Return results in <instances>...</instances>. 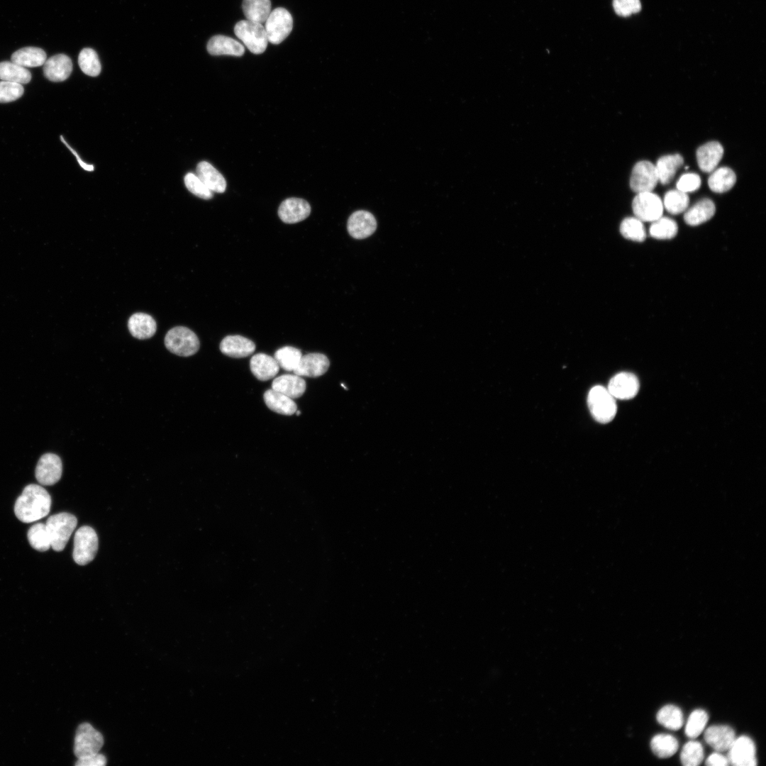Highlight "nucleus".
Listing matches in <instances>:
<instances>
[{
  "label": "nucleus",
  "mask_w": 766,
  "mask_h": 766,
  "mask_svg": "<svg viewBox=\"0 0 766 766\" xmlns=\"http://www.w3.org/2000/svg\"><path fill=\"white\" fill-rule=\"evenodd\" d=\"M51 503V497L45 488L38 484H28L16 499L14 513L23 523L35 522L49 514Z\"/></svg>",
  "instance_id": "obj_1"
},
{
  "label": "nucleus",
  "mask_w": 766,
  "mask_h": 766,
  "mask_svg": "<svg viewBox=\"0 0 766 766\" xmlns=\"http://www.w3.org/2000/svg\"><path fill=\"white\" fill-rule=\"evenodd\" d=\"M615 399L607 388L603 386H594L589 390L587 405L595 421L600 423H608L614 418L617 411Z\"/></svg>",
  "instance_id": "obj_2"
},
{
  "label": "nucleus",
  "mask_w": 766,
  "mask_h": 766,
  "mask_svg": "<svg viewBox=\"0 0 766 766\" xmlns=\"http://www.w3.org/2000/svg\"><path fill=\"white\" fill-rule=\"evenodd\" d=\"M77 524V518L66 512L54 514L48 518L45 526L55 551L64 550Z\"/></svg>",
  "instance_id": "obj_3"
},
{
  "label": "nucleus",
  "mask_w": 766,
  "mask_h": 766,
  "mask_svg": "<svg viewBox=\"0 0 766 766\" xmlns=\"http://www.w3.org/2000/svg\"><path fill=\"white\" fill-rule=\"evenodd\" d=\"M165 345L171 353L179 356L188 357L198 351L199 340L196 335L189 328L177 326L167 333Z\"/></svg>",
  "instance_id": "obj_4"
},
{
  "label": "nucleus",
  "mask_w": 766,
  "mask_h": 766,
  "mask_svg": "<svg viewBox=\"0 0 766 766\" xmlns=\"http://www.w3.org/2000/svg\"><path fill=\"white\" fill-rule=\"evenodd\" d=\"M235 35L254 54L264 52L267 47V36L262 23L243 20L234 27Z\"/></svg>",
  "instance_id": "obj_5"
},
{
  "label": "nucleus",
  "mask_w": 766,
  "mask_h": 766,
  "mask_svg": "<svg viewBox=\"0 0 766 766\" xmlns=\"http://www.w3.org/2000/svg\"><path fill=\"white\" fill-rule=\"evenodd\" d=\"M104 745L101 733L89 723H81L75 733L74 753L77 759L99 753Z\"/></svg>",
  "instance_id": "obj_6"
},
{
  "label": "nucleus",
  "mask_w": 766,
  "mask_h": 766,
  "mask_svg": "<svg viewBox=\"0 0 766 766\" xmlns=\"http://www.w3.org/2000/svg\"><path fill=\"white\" fill-rule=\"evenodd\" d=\"M98 550V536L96 531L90 526L80 527L74 537L72 557L79 565H85L91 562Z\"/></svg>",
  "instance_id": "obj_7"
},
{
  "label": "nucleus",
  "mask_w": 766,
  "mask_h": 766,
  "mask_svg": "<svg viewBox=\"0 0 766 766\" xmlns=\"http://www.w3.org/2000/svg\"><path fill=\"white\" fill-rule=\"evenodd\" d=\"M265 23L267 40L274 45L281 43L289 35L293 28L291 13L282 7L272 11Z\"/></svg>",
  "instance_id": "obj_8"
},
{
  "label": "nucleus",
  "mask_w": 766,
  "mask_h": 766,
  "mask_svg": "<svg viewBox=\"0 0 766 766\" xmlns=\"http://www.w3.org/2000/svg\"><path fill=\"white\" fill-rule=\"evenodd\" d=\"M632 209L635 217L642 222H653L662 216L664 206L657 194L648 192L637 194L633 200Z\"/></svg>",
  "instance_id": "obj_9"
},
{
  "label": "nucleus",
  "mask_w": 766,
  "mask_h": 766,
  "mask_svg": "<svg viewBox=\"0 0 766 766\" xmlns=\"http://www.w3.org/2000/svg\"><path fill=\"white\" fill-rule=\"evenodd\" d=\"M658 180L655 166L647 160L637 162L631 172V189L635 193L652 192Z\"/></svg>",
  "instance_id": "obj_10"
},
{
  "label": "nucleus",
  "mask_w": 766,
  "mask_h": 766,
  "mask_svg": "<svg viewBox=\"0 0 766 766\" xmlns=\"http://www.w3.org/2000/svg\"><path fill=\"white\" fill-rule=\"evenodd\" d=\"M728 760L734 766H755L757 765L756 749L753 740L748 736L736 738L729 748Z\"/></svg>",
  "instance_id": "obj_11"
},
{
  "label": "nucleus",
  "mask_w": 766,
  "mask_h": 766,
  "mask_svg": "<svg viewBox=\"0 0 766 766\" xmlns=\"http://www.w3.org/2000/svg\"><path fill=\"white\" fill-rule=\"evenodd\" d=\"M639 387L638 379L634 374L622 372L610 379L606 388L614 399L628 400L638 394Z\"/></svg>",
  "instance_id": "obj_12"
},
{
  "label": "nucleus",
  "mask_w": 766,
  "mask_h": 766,
  "mask_svg": "<svg viewBox=\"0 0 766 766\" xmlns=\"http://www.w3.org/2000/svg\"><path fill=\"white\" fill-rule=\"evenodd\" d=\"M62 472V465L60 457L53 453H46L38 462L35 477L40 484L50 486L60 479Z\"/></svg>",
  "instance_id": "obj_13"
},
{
  "label": "nucleus",
  "mask_w": 766,
  "mask_h": 766,
  "mask_svg": "<svg viewBox=\"0 0 766 766\" xmlns=\"http://www.w3.org/2000/svg\"><path fill=\"white\" fill-rule=\"evenodd\" d=\"M311 213V206L304 199L288 198L279 206L278 216L286 223H295L306 219Z\"/></svg>",
  "instance_id": "obj_14"
},
{
  "label": "nucleus",
  "mask_w": 766,
  "mask_h": 766,
  "mask_svg": "<svg viewBox=\"0 0 766 766\" xmlns=\"http://www.w3.org/2000/svg\"><path fill=\"white\" fill-rule=\"evenodd\" d=\"M377 228V221L369 211L359 210L353 213L348 218L347 228L354 238L362 239L372 235Z\"/></svg>",
  "instance_id": "obj_15"
},
{
  "label": "nucleus",
  "mask_w": 766,
  "mask_h": 766,
  "mask_svg": "<svg viewBox=\"0 0 766 766\" xmlns=\"http://www.w3.org/2000/svg\"><path fill=\"white\" fill-rule=\"evenodd\" d=\"M329 366V360L325 355L309 353L302 355L298 366L293 372L301 377H318L325 374Z\"/></svg>",
  "instance_id": "obj_16"
},
{
  "label": "nucleus",
  "mask_w": 766,
  "mask_h": 766,
  "mask_svg": "<svg viewBox=\"0 0 766 766\" xmlns=\"http://www.w3.org/2000/svg\"><path fill=\"white\" fill-rule=\"evenodd\" d=\"M735 738L734 730L726 725L711 726L704 732L706 743L719 753L728 750Z\"/></svg>",
  "instance_id": "obj_17"
},
{
  "label": "nucleus",
  "mask_w": 766,
  "mask_h": 766,
  "mask_svg": "<svg viewBox=\"0 0 766 766\" xmlns=\"http://www.w3.org/2000/svg\"><path fill=\"white\" fill-rule=\"evenodd\" d=\"M72 71V62L65 54H57L46 60L43 65L45 77L52 82L67 79Z\"/></svg>",
  "instance_id": "obj_18"
},
{
  "label": "nucleus",
  "mask_w": 766,
  "mask_h": 766,
  "mask_svg": "<svg viewBox=\"0 0 766 766\" xmlns=\"http://www.w3.org/2000/svg\"><path fill=\"white\" fill-rule=\"evenodd\" d=\"M723 155V148L717 141L708 142L700 146L696 153L700 170L704 172L714 171Z\"/></svg>",
  "instance_id": "obj_19"
},
{
  "label": "nucleus",
  "mask_w": 766,
  "mask_h": 766,
  "mask_svg": "<svg viewBox=\"0 0 766 766\" xmlns=\"http://www.w3.org/2000/svg\"><path fill=\"white\" fill-rule=\"evenodd\" d=\"M220 350L227 356L240 358L251 355L255 350V345L245 337L239 335H228L221 340Z\"/></svg>",
  "instance_id": "obj_20"
},
{
  "label": "nucleus",
  "mask_w": 766,
  "mask_h": 766,
  "mask_svg": "<svg viewBox=\"0 0 766 766\" xmlns=\"http://www.w3.org/2000/svg\"><path fill=\"white\" fill-rule=\"evenodd\" d=\"M306 388L305 380L296 374H282L275 378L272 383V389L284 395L296 399L301 396Z\"/></svg>",
  "instance_id": "obj_21"
},
{
  "label": "nucleus",
  "mask_w": 766,
  "mask_h": 766,
  "mask_svg": "<svg viewBox=\"0 0 766 766\" xmlns=\"http://www.w3.org/2000/svg\"><path fill=\"white\" fill-rule=\"evenodd\" d=\"M206 49L212 55H228L240 57L245 53L244 46L240 42L223 35L211 38L207 43Z\"/></svg>",
  "instance_id": "obj_22"
},
{
  "label": "nucleus",
  "mask_w": 766,
  "mask_h": 766,
  "mask_svg": "<svg viewBox=\"0 0 766 766\" xmlns=\"http://www.w3.org/2000/svg\"><path fill=\"white\" fill-rule=\"evenodd\" d=\"M250 367L253 375L260 381H267L274 377L279 370L274 357L265 353L253 355L250 359Z\"/></svg>",
  "instance_id": "obj_23"
},
{
  "label": "nucleus",
  "mask_w": 766,
  "mask_h": 766,
  "mask_svg": "<svg viewBox=\"0 0 766 766\" xmlns=\"http://www.w3.org/2000/svg\"><path fill=\"white\" fill-rule=\"evenodd\" d=\"M196 175L213 192L223 193L226 189L223 176L209 162H200L196 169Z\"/></svg>",
  "instance_id": "obj_24"
},
{
  "label": "nucleus",
  "mask_w": 766,
  "mask_h": 766,
  "mask_svg": "<svg viewBox=\"0 0 766 766\" xmlns=\"http://www.w3.org/2000/svg\"><path fill=\"white\" fill-rule=\"evenodd\" d=\"M131 334L138 339H148L156 332L157 325L155 319L145 313L133 314L128 322Z\"/></svg>",
  "instance_id": "obj_25"
},
{
  "label": "nucleus",
  "mask_w": 766,
  "mask_h": 766,
  "mask_svg": "<svg viewBox=\"0 0 766 766\" xmlns=\"http://www.w3.org/2000/svg\"><path fill=\"white\" fill-rule=\"evenodd\" d=\"M715 211L714 201L710 199H702L685 211L684 219L687 224L695 226L711 219Z\"/></svg>",
  "instance_id": "obj_26"
},
{
  "label": "nucleus",
  "mask_w": 766,
  "mask_h": 766,
  "mask_svg": "<svg viewBox=\"0 0 766 766\" xmlns=\"http://www.w3.org/2000/svg\"><path fill=\"white\" fill-rule=\"evenodd\" d=\"M263 398L266 406L277 413L291 416L297 411V406L293 399L272 389L267 390Z\"/></svg>",
  "instance_id": "obj_27"
},
{
  "label": "nucleus",
  "mask_w": 766,
  "mask_h": 766,
  "mask_svg": "<svg viewBox=\"0 0 766 766\" xmlns=\"http://www.w3.org/2000/svg\"><path fill=\"white\" fill-rule=\"evenodd\" d=\"M683 163L684 159L679 154L666 155L660 157L655 165L659 182L662 184H669Z\"/></svg>",
  "instance_id": "obj_28"
},
{
  "label": "nucleus",
  "mask_w": 766,
  "mask_h": 766,
  "mask_svg": "<svg viewBox=\"0 0 766 766\" xmlns=\"http://www.w3.org/2000/svg\"><path fill=\"white\" fill-rule=\"evenodd\" d=\"M11 60L24 67H39L43 65L46 61V53L39 48L26 47L14 52Z\"/></svg>",
  "instance_id": "obj_29"
},
{
  "label": "nucleus",
  "mask_w": 766,
  "mask_h": 766,
  "mask_svg": "<svg viewBox=\"0 0 766 766\" xmlns=\"http://www.w3.org/2000/svg\"><path fill=\"white\" fill-rule=\"evenodd\" d=\"M708 179V184L711 191L723 193L729 191L736 182V175L733 170L728 167L715 169Z\"/></svg>",
  "instance_id": "obj_30"
},
{
  "label": "nucleus",
  "mask_w": 766,
  "mask_h": 766,
  "mask_svg": "<svg viewBox=\"0 0 766 766\" xmlns=\"http://www.w3.org/2000/svg\"><path fill=\"white\" fill-rule=\"evenodd\" d=\"M243 11L247 20L265 23L271 13L270 0H243Z\"/></svg>",
  "instance_id": "obj_31"
},
{
  "label": "nucleus",
  "mask_w": 766,
  "mask_h": 766,
  "mask_svg": "<svg viewBox=\"0 0 766 766\" xmlns=\"http://www.w3.org/2000/svg\"><path fill=\"white\" fill-rule=\"evenodd\" d=\"M0 79L21 84H27L31 79V74L24 67L11 61H4L0 62Z\"/></svg>",
  "instance_id": "obj_32"
},
{
  "label": "nucleus",
  "mask_w": 766,
  "mask_h": 766,
  "mask_svg": "<svg viewBox=\"0 0 766 766\" xmlns=\"http://www.w3.org/2000/svg\"><path fill=\"white\" fill-rule=\"evenodd\" d=\"M650 748L653 753L660 758L673 755L679 748L676 738L670 734H657L653 737Z\"/></svg>",
  "instance_id": "obj_33"
},
{
  "label": "nucleus",
  "mask_w": 766,
  "mask_h": 766,
  "mask_svg": "<svg viewBox=\"0 0 766 766\" xmlns=\"http://www.w3.org/2000/svg\"><path fill=\"white\" fill-rule=\"evenodd\" d=\"M657 722L664 727L677 731L683 725V714L677 706L668 704L662 707L656 716Z\"/></svg>",
  "instance_id": "obj_34"
},
{
  "label": "nucleus",
  "mask_w": 766,
  "mask_h": 766,
  "mask_svg": "<svg viewBox=\"0 0 766 766\" xmlns=\"http://www.w3.org/2000/svg\"><path fill=\"white\" fill-rule=\"evenodd\" d=\"M302 354L300 350L292 346H284L274 353V359L279 367L286 371H294L298 366Z\"/></svg>",
  "instance_id": "obj_35"
},
{
  "label": "nucleus",
  "mask_w": 766,
  "mask_h": 766,
  "mask_svg": "<svg viewBox=\"0 0 766 766\" xmlns=\"http://www.w3.org/2000/svg\"><path fill=\"white\" fill-rule=\"evenodd\" d=\"M689 199L687 193L677 189L668 191L663 200V206L671 214H679L687 209Z\"/></svg>",
  "instance_id": "obj_36"
},
{
  "label": "nucleus",
  "mask_w": 766,
  "mask_h": 766,
  "mask_svg": "<svg viewBox=\"0 0 766 766\" xmlns=\"http://www.w3.org/2000/svg\"><path fill=\"white\" fill-rule=\"evenodd\" d=\"M27 536L30 545L38 551L44 552L51 547L45 524L43 523L33 525L29 528Z\"/></svg>",
  "instance_id": "obj_37"
},
{
  "label": "nucleus",
  "mask_w": 766,
  "mask_h": 766,
  "mask_svg": "<svg viewBox=\"0 0 766 766\" xmlns=\"http://www.w3.org/2000/svg\"><path fill=\"white\" fill-rule=\"evenodd\" d=\"M78 63L82 71L91 77L98 76L101 70V65L96 51L86 48L81 50L78 57Z\"/></svg>",
  "instance_id": "obj_38"
},
{
  "label": "nucleus",
  "mask_w": 766,
  "mask_h": 766,
  "mask_svg": "<svg viewBox=\"0 0 766 766\" xmlns=\"http://www.w3.org/2000/svg\"><path fill=\"white\" fill-rule=\"evenodd\" d=\"M677 230V224L674 220L661 216L652 222L649 232L655 238L670 239L676 235Z\"/></svg>",
  "instance_id": "obj_39"
},
{
  "label": "nucleus",
  "mask_w": 766,
  "mask_h": 766,
  "mask_svg": "<svg viewBox=\"0 0 766 766\" xmlns=\"http://www.w3.org/2000/svg\"><path fill=\"white\" fill-rule=\"evenodd\" d=\"M620 232L624 238L637 242L643 241L646 237L644 226L636 217L623 219L620 225Z\"/></svg>",
  "instance_id": "obj_40"
},
{
  "label": "nucleus",
  "mask_w": 766,
  "mask_h": 766,
  "mask_svg": "<svg viewBox=\"0 0 766 766\" xmlns=\"http://www.w3.org/2000/svg\"><path fill=\"white\" fill-rule=\"evenodd\" d=\"M680 760L685 766H697L704 760V749L702 745L696 740H689L686 743L681 751Z\"/></svg>",
  "instance_id": "obj_41"
},
{
  "label": "nucleus",
  "mask_w": 766,
  "mask_h": 766,
  "mask_svg": "<svg viewBox=\"0 0 766 766\" xmlns=\"http://www.w3.org/2000/svg\"><path fill=\"white\" fill-rule=\"evenodd\" d=\"M709 716L703 709L693 711L689 716L685 726V734L690 738L698 737L705 728Z\"/></svg>",
  "instance_id": "obj_42"
},
{
  "label": "nucleus",
  "mask_w": 766,
  "mask_h": 766,
  "mask_svg": "<svg viewBox=\"0 0 766 766\" xmlns=\"http://www.w3.org/2000/svg\"><path fill=\"white\" fill-rule=\"evenodd\" d=\"M184 181L187 189L195 196L204 199L212 198L213 192L203 183L196 174L189 172L185 175Z\"/></svg>",
  "instance_id": "obj_43"
},
{
  "label": "nucleus",
  "mask_w": 766,
  "mask_h": 766,
  "mask_svg": "<svg viewBox=\"0 0 766 766\" xmlns=\"http://www.w3.org/2000/svg\"><path fill=\"white\" fill-rule=\"evenodd\" d=\"M23 85L18 83L0 82V103H8L19 99L23 94Z\"/></svg>",
  "instance_id": "obj_44"
},
{
  "label": "nucleus",
  "mask_w": 766,
  "mask_h": 766,
  "mask_svg": "<svg viewBox=\"0 0 766 766\" xmlns=\"http://www.w3.org/2000/svg\"><path fill=\"white\" fill-rule=\"evenodd\" d=\"M613 7L618 15L626 17L639 12L641 4L640 0H614Z\"/></svg>",
  "instance_id": "obj_45"
},
{
  "label": "nucleus",
  "mask_w": 766,
  "mask_h": 766,
  "mask_svg": "<svg viewBox=\"0 0 766 766\" xmlns=\"http://www.w3.org/2000/svg\"><path fill=\"white\" fill-rule=\"evenodd\" d=\"M701 185V178L696 173L689 172L682 174L677 182V189L684 193L697 190Z\"/></svg>",
  "instance_id": "obj_46"
},
{
  "label": "nucleus",
  "mask_w": 766,
  "mask_h": 766,
  "mask_svg": "<svg viewBox=\"0 0 766 766\" xmlns=\"http://www.w3.org/2000/svg\"><path fill=\"white\" fill-rule=\"evenodd\" d=\"M106 764V757L100 753L87 757L77 759V761L75 763L77 766H104Z\"/></svg>",
  "instance_id": "obj_47"
},
{
  "label": "nucleus",
  "mask_w": 766,
  "mask_h": 766,
  "mask_svg": "<svg viewBox=\"0 0 766 766\" xmlns=\"http://www.w3.org/2000/svg\"><path fill=\"white\" fill-rule=\"evenodd\" d=\"M706 765L709 766H726L728 765L729 762L727 757L716 751L707 757Z\"/></svg>",
  "instance_id": "obj_48"
},
{
  "label": "nucleus",
  "mask_w": 766,
  "mask_h": 766,
  "mask_svg": "<svg viewBox=\"0 0 766 766\" xmlns=\"http://www.w3.org/2000/svg\"><path fill=\"white\" fill-rule=\"evenodd\" d=\"M60 138H61L62 141H63V143H65V144L66 145V146H67V148H69V149H70V150H71V152H72V153H73V154H74V155H75V157H77V161H78V162H79V165H80V166H81V167H82L83 169H84L85 170H87V171H93V170H94V166H93L92 165H89V164H87V163L84 162H83V161H82V160H81V158L79 157V156L78 155V154H77V152H75V150H73V149H72V148H71V147H70V145H68V144H67V143H66V141H65V140H64V138H62V136H61V137H60Z\"/></svg>",
  "instance_id": "obj_49"
}]
</instances>
